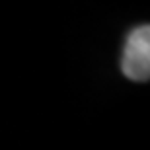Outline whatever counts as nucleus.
Segmentation results:
<instances>
[{
    "mask_svg": "<svg viewBox=\"0 0 150 150\" xmlns=\"http://www.w3.org/2000/svg\"><path fill=\"white\" fill-rule=\"evenodd\" d=\"M123 74L134 82H146L150 78V28L139 25L127 37L121 61Z\"/></svg>",
    "mask_w": 150,
    "mask_h": 150,
    "instance_id": "f257e3e1",
    "label": "nucleus"
}]
</instances>
